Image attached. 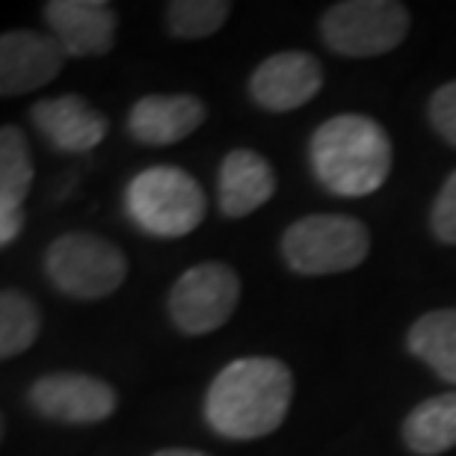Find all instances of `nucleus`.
<instances>
[{"instance_id": "f257e3e1", "label": "nucleus", "mask_w": 456, "mask_h": 456, "mask_svg": "<svg viewBox=\"0 0 456 456\" xmlns=\"http://www.w3.org/2000/svg\"><path fill=\"white\" fill-rule=\"evenodd\" d=\"M294 400V373L273 355L228 362L205 395L208 427L232 442H255L279 430Z\"/></svg>"}, {"instance_id": "4468645a", "label": "nucleus", "mask_w": 456, "mask_h": 456, "mask_svg": "<svg viewBox=\"0 0 456 456\" xmlns=\"http://www.w3.org/2000/svg\"><path fill=\"white\" fill-rule=\"evenodd\" d=\"M276 172L264 154L252 149L228 151L220 163V175H216L220 214L228 220H243L267 205L276 196Z\"/></svg>"}, {"instance_id": "6ab92c4d", "label": "nucleus", "mask_w": 456, "mask_h": 456, "mask_svg": "<svg viewBox=\"0 0 456 456\" xmlns=\"http://www.w3.org/2000/svg\"><path fill=\"white\" fill-rule=\"evenodd\" d=\"M232 15L228 0H172L167 4V24L175 39H208Z\"/></svg>"}, {"instance_id": "9d476101", "label": "nucleus", "mask_w": 456, "mask_h": 456, "mask_svg": "<svg viewBox=\"0 0 456 456\" xmlns=\"http://www.w3.org/2000/svg\"><path fill=\"white\" fill-rule=\"evenodd\" d=\"M69 53L51 33L9 30L0 36V95L18 98L48 86L66 66Z\"/></svg>"}, {"instance_id": "f03ea898", "label": "nucleus", "mask_w": 456, "mask_h": 456, "mask_svg": "<svg viewBox=\"0 0 456 456\" xmlns=\"http://www.w3.org/2000/svg\"><path fill=\"white\" fill-rule=\"evenodd\" d=\"M308 163L321 184L335 196L362 199L386 184L395 163L391 136L377 118L338 113L317 125L308 140Z\"/></svg>"}, {"instance_id": "aec40b11", "label": "nucleus", "mask_w": 456, "mask_h": 456, "mask_svg": "<svg viewBox=\"0 0 456 456\" xmlns=\"http://www.w3.org/2000/svg\"><path fill=\"white\" fill-rule=\"evenodd\" d=\"M430 232L439 243L456 246V169L442 184L430 208Z\"/></svg>"}, {"instance_id": "0eeeda50", "label": "nucleus", "mask_w": 456, "mask_h": 456, "mask_svg": "<svg viewBox=\"0 0 456 456\" xmlns=\"http://www.w3.org/2000/svg\"><path fill=\"white\" fill-rule=\"evenodd\" d=\"M240 303V276L223 261H205L184 270L169 290L167 308L184 335H208L232 321Z\"/></svg>"}, {"instance_id": "f8f14e48", "label": "nucleus", "mask_w": 456, "mask_h": 456, "mask_svg": "<svg viewBox=\"0 0 456 456\" xmlns=\"http://www.w3.org/2000/svg\"><path fill=\"white\" fill-rule=\"evenodd\" d=\"M51 36L69 57H102L116 45V9L104 0H51L42 9Z\"/></svg>"}, {"instance_id": "39448f33", "label": "nucleus", "mask_w": 456, "mask_h": 456, "mask_svg": "<svg viewBox=\"0 0 456 456\" xmlns=\"http://www.w3.org/2000/svg\"><path fill=\"white\" fill-rule=\"evenodd\" d=\"M45 276L71 299H104L125 285L127 258L107 237L66 232L45 252Z\"/></svg>"}, {"instance_id": "4be33fe9", "label": "nucleus", "mask_w": 456, "mask_h": 456, "mask_svg": "<svg viewBox=\"0 0 456 456\" xmlns=\"http://www.w3.org/2000/svg\"><path fill=\"white\" fill-rule=\"evenodd\" d=\"M151 456H211V453H205V451H193V448H163V451L151 453Z\"/></svg>"}, {"instance_id": "ddd939ff", "label": "nucleus", "mask_w": 456, "mask_h": 456, "mask_svg": "<svg viewBox=\"0 0 456 456\" xmlns=\"http://www.w3.org/2000/svg\"><path fill=\"white\" fill-rule=\"evenodd\" d=\"M205 118V102L190 93L145 95L127 113V131H131L136 142L163 149V145H175L187 140L190 134L202 127Z\"/></svg>"}, {"instance_id": "9b49d317", "label": "nucleus", "mask_w": 456, "mask_h": 456, "mask_svg": "<svg viewBox=\"0 0 456 456\" xmlns=\"http://www.w3.org/2000/svg\"><path fill=\"white\" fill-rule=\"evenodd\" d=\"M30 122L51 149L66 154H86L98 149L107 131H110L107 116L77 93L36 102L30 110Z\"/></svg>"}, {"instance_id": "1a4fd4ad", "label": "nucleus", "mask_w": 456, "mask_h": 456, "mask_svg": "<svg viewBox=\"0 0 456 456\" xmlns=\"http://www.w3.org/2000/svg\"><path fill=\"white\" fill-rule=\"evenodd\" d=\"M323 89V66L308 51H279L255 66L249 77L252 102L267 113H290Z\"/></svg>"}, {"instance_id": "2eb2a0df", "label": "nucleus", "mask_w": 456, "mask_h": 456, "mask_svg": "<svg viewBox=\"0 0 456 456\" xmlns=\"http://www.w3.org/2000/svg\"><path fill=\"white\" fill-rule=\"evenodd\" d=\"M30 142L21 127L0 131V246H9L24 228V199L33 187Z\"/></svg>"}, {"instance_id": "6e6552de", "label": "nucleus", "mask_w": 456, "mask_h": 456, "mask_svg": "<svg viewBox=\"0 0 456 456\" xmlns=\"http://www.w3.org/2000/svg\"><path fill=\"white\" fill-rule=\"evenodd\" d=\"M36 415L60 424H102L116 412V388L80 370H51L30 386Z\"/></svg>"}, {"instance_id": "20e7f679", "label": "nucleus", "mask_w": 456, "mask_h": 456, "mask_svg": "<svg viewBox=\"0 0 456 456\" xmlns=\"http://www.w3.org/2000/svg\"><path fill=\"white\" fill-rule=\"evenodd\" d=\"M368 252V225L346 214L303 216L281 234V258L299 276H335L355 270Z\"/></svg>"}, {"instance_id": "412c9836", "label": "nucleus", "mask_w": 456, "mask_h": 456, "mask_svg": "<svg viewBox=\"0 0 456 456\" xmlns=\"http://www.w3.org/2000/svg\"><path fill=\"white\" fill-rule=\"evenodd\" d=\"M427 116H430V125L439 131V136H444V140L456 149V80L442 84L430 95Z\"/></svg>"}, {"instance_id": "f3484780", "label": "nucleus", "mask_w": 456, "mask_h": 456, "mask_svg": "<svg viewBox=\"0 0 456 456\" xmlns=\"http://www.w3.org/2000/svg\"><path fill=\"white\" fill-rule=\"evenodd\" d=\"M406 346L436 377L456 386V308H436L409 326Z\"/></svg>"}, {"instance_id": "423d86ee", "label": "nucleus", "mask_w": 456, "mask_h": 456, "mask_svg": "<svg viewBox=\"0 0 456 456\" xmlns=\"http://www.w3.org/2000/svg\"><path fill=\"white\" fill-rule=\"evenodd\" d=\"M409 33V9L397 0H341L321 18L326 48L350 60L395 51Z\"/></svg>"}, {"instance_id": "a211bd4d", "label": "nucleus", "mask_w": 456, "mask_h": 456, "mask_svg": "<svg viewBox=\"0 0 456 456\" xmlns=\"http://www.w3.org/2000/svg\"><path fill=\"white\" fill-rule=\"evenodd\" d=\"M42 332L39 305L24 290L6 288L0 294V355L15 359L36 344Z\"/></svg>"}, {"instance_id": "7ed1b4c3", "label": "nucleus", "mask_w": 456, "mask_h": 456, "mask_svg": "<svg viewBox=\"0 0 456 456\" xmlns=\"http://www.w3.org/2000/svg\"><path fill=\"white\" fill-rule=\"evenodd\" d=\"M125 211L140 232L175 240L202 225L208 199L187 169L160 163V167L142 169L140 175L127 181Z\"/></svg>"}, {"instance_id": "dca6fc26", "label": "nucleus", "mask_w": 456, "mask_h": 456, "mask_svg": "<svg viewBox=\"0 0 456 456\" xmlns=\"http://www.w3.org/2000/svg\"><path fill=\"white\" fill-rule=\"evenodd\" d=\"M403 444L418 456H439L456 448V391L427 397L406 415Z\"/></svg>"}]
</instances>
